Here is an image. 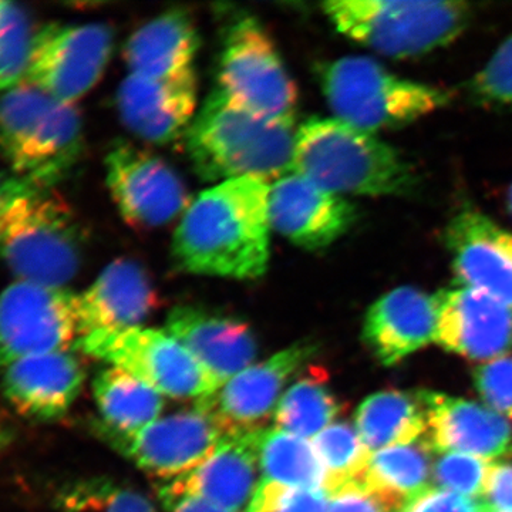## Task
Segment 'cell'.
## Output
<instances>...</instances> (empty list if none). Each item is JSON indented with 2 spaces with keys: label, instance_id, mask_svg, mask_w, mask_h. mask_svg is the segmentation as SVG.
Returning a JSON list of instances; mask_svg holds the SVG:
<instances>
[{
  "label": "cell",
  "instance_id": "obj_1",
  "mask_svg": "<svg viewBox=\"0 0 512 512\" xmlns=\"http://www.w3.org/2000/svg\"><path fill=\"white\" fill-rule=\"evenodd\" d=\"M271 184L239 178L202 191L175 231L173 255L194 275L251 281L265 275L271 256Z\"/></svg>",
  "mask_w": 512,
  "mask_h": 512
},
{
  "label": "cell",
  "instance_id": "obj_2",
  "mask_svg": "<svg viewBox=\"0 0 512 512\" xmlns=\"http://www.w3.org/2000/svg\"><path fill=\"white\" fill-rule=\"evenodd\" d=\"M295 119H268L242 109L215 89L195 114L185 148L202 180H279L292 173Z\"/></svg>",
  "mask_w": 512,
  "mask_h": 512
},
{
  "label": "cell",
  "instance_id": "obj_3",
  "mask_svg": "<svg viewBox=\"0 0 512 512\" xmlns=\"http://www.w3.org/2000/svg\"><path fill=\"white\" fill-rule=\"evenodd\" d=\"M292 173L343 198L404 195L417 184L412 165L399 151L335 117H315L296 130Z\"/></svg>",
  "mask_w": 512,
  "mask_h": 512
},
{
  "label": "cell",
  "instance_id": "obj_4",
  "mask_svg": "<svg viewBox=\"0 0 512 512\" xmlns=\"http://www.w3.org/2000/svg\"><path fill=\"white\" fill-rule=\"evenodd\" d=\"M82 151L76 104L53 99L28 83L0 94V157L10 173L52 188L79 163Z\"/></svg>",
  "mask_w": 512,
  "mask_h": 512
},
{
  "label": "cell",
  "instance_id": "obj_5",
  "mask_svg": "<svg viewBox=\"0 0 512 512\" xmlns=\"http://www.w3.org/2000/svg\"><path fill=\"white\" fill-rule=\"evenodd\" d=\"M82 231L52 188L13 201L0 222V259L20 282L64 288L82 264Z\"/></svg>",
  "mask_w": 512,
  "mask_h": 512
},
{
  "label": "cell",
  "instance_id": "obj_6",
  "mask_svg": "<svg viewBox=\"0 0 512 512\" xmlns=\"http://www.w3.org/2000/svg\"><path fill=\"white\" fill-rule=\"evenodd\" d=\"M323 10L342 35L394 59L447 46L471 15L467 3L434 0H338Z\"/></svg>",
  "mask_w": 512,
  "mask_h": 512
},
{
  "label": "cell",
  "instance_id": "obj_7",
  "mask_svg": "<svg viewBox=\"0 0 512 512\" xmlns=\"http://www.w3.org/2000/svg\"><path fill=\"white\" fill-rule=\"evenodd\" d=\"M320 83L335 119L372 134L406 126L448 103L444 90L402 79L367 57L326 64Z\"/></svg>",
  "mask_w": 512,
  "mask_h": 512
},
{
  "label": "cell",
  "instance_id": "obj_8",
  "mask_svg": "<svg viewBox=\"0 0 512 512\" xmlns=\"http://www.w3.org/2000/svg\"><path fill=\"white\" fill-rule=\"evenodd\" d=\"M76 348L126 370L163 396L201 400L217 392L200 363L167 330L96 332L77 339Z\"/></svg>",
  "mask_w": 512,
  "mask_h": 512
},
{
  "label": "cell",
  "instance_id": "obj_9",
  "mask_svg": "<svg viewBox=\"0 0 512 512\" xmlns=\"http://www.w3.org/2000/svg\"><path fill=\"white\" fill-rule=\"evenodd\" d=\"M218 89L242 109L293 119L298 92L271 37L252 16L232 20L224 33Z\"/></svg>",
  "mask_w": 512,
  "mask_h": 512
},
{
  "label": "cell",
  "instance_id": "obj_10",
  "mask_svg": "<svg viewBox=\"0 0 512 512\" xmlns=\"http://www.w3.org/2000/svg\"><path fill=\"white\" fill-rule=\"evenodd\" d=\"M77 295L16 281L0 293V370L77 342Z\"/></svg>",
  "mask_w": 512,
  "mask_h": 512
},
{
  "label": "cell",
  "instance_id": "obj_11",
  "mask_svg": "<svg viewBox=\"0 0 512 512\" xmlns=\"http://www.w3.org/2000/svg\"><path fill=\"white\" fill-rule=\"evenodd\" d=\"M113 50L106 25H49L36 32L26 79L47 96L74 104L99 83Z\"/></svg>",
  "mask_w": 512,
  "mask_h": 512
},
{
  "label": "cell",
  "instance_id": "obj_12",
  "mask_svg": "<svg viewBox=\"0 0 512 512\" xmlns=\"http://www.w3.org/2000/svg\"><path fill=\"white\" fill-rule=\"evenodd\" d=\"M97 431L117 453L151 476L167 481L190 473L228 436L210 413L197 406L190 412L154 421L130 436L103 429Z\"/></svg>",
  "mask_w": 512,
  "mask_h": 512
},
{
  "label": "cell",
  "instance_id": "obj_13",
  "mask_svg": "<svg viewBox=\"0 0 512 512\" xmlns=\"http://www.w3.org/2000/svg\"><path fill=\"white\" fill-rule=\"evenodd\" d=\"M106 175L121 217L133 227H163L190 207L181 178L146 150L116 144L107 154Z\"/></svg>",
  "mask_w": 512,
  "mask_h": 512
},
{
  "label": "cell",
  "instance_id": "obj_14",
  "mask_svg": "<svg viewBox=\"0 0 512 512\" xmlns=\"http://www.w3.org/2000/svg\"><path fill=\"white\" fill-rule=\"evenodd\" d=\"M318 352L311 342H298L242 370L210 397L195 406L210 413L228 434L259 429L278 406L285 384Z\"/></svg>",
  "mask_w": 512,
  "mask_h": 512
},
{
  "label": "cell",
  "instance_id": "obj_15",
  "mask_svg": "<svg viewBox=\"0 0 512 512\" xmlns=\"http://www.w3.org/2000/svg\"><path fill=\"white\" fill-rule=\"evenodd\" d=\"M259 429L231 433L190 473L161 485L163 504L191 497L231 512H247L259 478Z\"/></svg>",
  "mask_w": 512,
  "mask_h": 512
},
{
  "label": "cell",
  "instance_id": "obj_16",
  "mask_svg": "<svg viewBox=\"0 0 512 512\" xmlns=\"http://www.w3.org/2000/svg\"><path fill=\"white\" fill-rule=\"evenodd\" d=\"M356 218V208L346 198L330 194L302 175L286 174L269 188L272 231L296 247L328 248L352 228Z\"/></svg>",
  "mask_w": 512,
  "mask_h": 512
},
{
  "label": "cell",
  "instance_id": "obj_17",
  "mask_svg": "<svg viewBox=\"0 0 512 512\" xmlns=\"http://www.w3.org/2000/svg\"><path fill=\"white\" fill-rule=\"evenodd\" d=\"M117 109L128 130L148 143L185 137L197 109L195 70L163 79L128 74L117 93Z\"/></svg>",
  "mask_w": 512,
  "mask_h": 512
},
{
  "label": "cell",
  "instance_id": "obj_18",
  "mask_svg": "<svg viewBox=\"0 0 512 512\" xmlns=\"http://www.w3.org/2000/svg\"><path fill=\"white\" fill-rule=\"evenodd\" d=\"M436 342L471 360L500 359L512 349V308L487 293L457 286L437 295Z\"/></svg>",
  "mask_w": 512,
  "mask_h": 512
},
{
  "label": "cell",
  "instance_id": "obj_19",
  "mask_svg": "<svg viewBox=\"0 0 512 512\" xmlns=\"http://www.w3.org/2000/svg\"><path fill=\"white\" fill-rule=\"evenodd\" d=\"M427 419L433 453L468 454L491 461L512 456V426L501 414L448 394L417 392Z\"/></svg>",
  "mask_w": 512,
  "mask_h": 512
},
{
  "label": "cell",
  "instance_id": "obj_20",
  "mask_svg": "<svg viewBox=\"0 0 512 512\" xmlns=\"http://www.w3.org/2000/svg\"><path fill=\"white\" fill-rule=\"evenodd\" d=\"M165 328L200 363L217 392L258 356L251 328L232 316L177 306L168 313Z\"/></svg>",
  "mask_w": 512,
  "mask_h": 512
},
{
  "label": "cell",
  "instance_id": "obj_21",
  "mask_svg": "<svg viewBox=\"0 0 512 512\" xmlns=\"http://www.w3.org/2000/svg\"><path fill=\"white\" fill-rule=\"evenodd\" d=\"M446 245L461 286L512 308L511 232L481 212L464 210L447 225Z\"/></svg>",
  "mask_w": 512,
  "mask_h": 512
},
{
  "label": "cell",
  "instance_id": "obj_22",
  "mask_svg": "<svg viewBox=\"0 0 512 512\" xmlns=\"http://www.w3.org/2000/svg\"><path fill=\"white\" fill-rule=\"evenodd\" d=\"M86 380L83 365L69 350L25 357L3 370L2 392L22 416L37 421L62 419Z\"/></svg>",
  "mask_w": 512,
  "mask_h": 512
},
{
  "label": "cell",
  "instance_id": "obj_23",
  "mask_svg": "<svg viewBox=\"0 0 512 512\" xmlns=\"http://www.w3.org/2000/svg\"><path fill=\"white\" fill-rule=\"evenodd\" d=\"M156 306V291L146 271L130 259H117L77 295V339L96 332L140 328Z\"/></svg>",
  "mask_w": 512,
  "mask_h": 512
},
{
  "label": "cell",
  "instance_id": "obj_24",
  "mask_svg": "<svg viewBox=\"0 0 512 512\" xmlns=\"http://www.w3.org/2000/svg\"><path fill=\"white\" fill-rule=\"evenodd\" d=\"M437 316V295L402 286L370 306L363 339L384 366L397 365L436 340Z\"/></svg>",
  "mask_w": 512,
  "mask_h": 512
},
{
  "label": "cell",
  "instance_id": "obj_25",
  "mask_svg": "<svg viewBox=\"0 0 512 512\" xmlns=\"http://www.w3.org/2000/svg\"><path fill=\"white\" fill-rule=\"evenodd\" d=\"M200 37L191 16L170 10L141 26L124 49L128 74L163 79L194 69Z\"/></svg>",
  "mask_w": 512,
  "mask_h": 512
},
{
  "label": "cell",
  "instance_id": "obj_26",
  "mask_svg": "<svg viewBox=\"0 0 512 512\" xmlns=\"http://www.w3.org/2000/svg\"><path fill=\"white\" fill-rule=\"evenodd\" d=\"M259 477L255 500H266L292 490H318L326 480L312 441L269 427L259 439Z\"/></svg>",
  "mask_w": 512,
  "mask_h": 512
},
{
  "label": "cell",
  "instance_id": "obj_27",
  "mask_svg": "<svg viewBox=\"0 0 512 512\" xmlns=\"http://www.w3.org/2000/svg\"><path fill=\"white\" fill-rule=\"evenodd\" d=\"M100 413L99 429L134 434L158 420L164 409L163 394L120 367L101 370L93 382Z\"/></svg>",
  "mask_w": 512,
  "mask_h": 512
},
{
  "label": "cell",
  "instance_id": "obj_28",
  "mask_svg": "<svg viewBox=\"0 0 512 512\" xmlns=\"http://www.w3.org/2000/svg\"><path fill=\"white\" fill-rule=\"evenodd\" d=\"M357 433L370 453L419 441L427 433L426 412L417 393L387 390L367 397L355 416Z\"/></svg>",
  "mask_w": 512,
  "mask_h": 512
},
{
  "label": "cell",
  "instance_id": "obj_29",
  "mask_svg": "<svg viewBox=\"0 0 512 512\" xmlns=\"http://www.w3.org/2000/svg\"><path fill=\"white\" fill-rule=\"evenodd\" d=\"M431 454L424 440L383 448L372 453L363 473L353 481L403 510L410 500L430 488Z\"/></svg>",
  "mask_w": 512,
  "mask_h": 512
},
{
  "label": "cell",
  "instance_id": "obj_30",
  "mask_svg": "<svg viewBox=\"0 0 512 512\" xmlns=\"http://www.w3.org/2000/svg\"><path fill=\"white\" fill-rule=\"evenodd\" d=\"M340 412L320 370L301 377L279 400L275 409V427L293 436L312 441L328 429Z\"/></svg>",
  "mask_w": 512,
  "mask_h": 512
},
{
  "label": "cell",
  "instance_id": "obj_31",
  "mask_svg": "<svg viewBox=\"0 0 512 512\" xmlns=\"http://www.w3.org/2000/svg\"><path fill=\"white\" fill-rule=\"evenodd\" d=\"M320 463L325 468V488L328 494L356 480L372 456L356 427L348 423H333L312 440Z\"/></svg>",
  "mask_w": 512,
  "mask_h": 512
},
{
  "label": "cell",
  "instance_id": "obj_32",
  "mask_svg": "<svg viewBox=\"0 0 512 512\" xmlns=\"http://www.w3.org/2000/svg\"><path fill=\"white\" fill-rule=\"evenodd\" d=\"M63 512H157L154 504L134 488L110 480L87 478L60 494Z\"/></svg>",
  "mask_w": 512,
  "mask_h": 512
},
{
  "label": "cell",
  "instance_id": "obj_33",
  "mask_svg": "<svg viewBox=\"0 0 512 512\" xmlns=\"http://www.w3.org/2000/svg\"><path fill=\"white\" fill-rule=\"evenodd\" d=\"M35 36L25 10L0 2V94L25 82Z\"/></svg>",
  "mask_w": 512,
  "mask_h": 512
},
{
  "label": "cell",
  "instance_id": "obj_34",
  "mask_svg": "<svg viewBox=\"0 0 512 512\" xmlns=\"http://www.w3.org/2000/svg\"><path fill=\"white\" fill-rule=\"evenodd\" d=\"M490 461L468 454H443L433 466V478L443 490L484 500Z\"/></svg>",
  "mask_w": 512,
  "mask_h": 512
},
{
  "label": "cell",
  "instance_id": "obj_35",
  "mask_svg": "<svg viewBox=\"0 0 512 512\" xmlns=\"http://www.w3.org/2000/svg\"><path fill=\"white\" fill-rule=\"evenodd\" d=\"M473 89L481 99L512 106V36L477 74Z\"/></svg>",
  "mask_w": 512,
  "mask_h": 512
},
{
  "label": "cell",
  "instance_id": "obj_36",
  "mask_svg": "<svg viewBox=\"0 0 512 512\" xmlns=\"http://www.w3.org/2000/svg\"><path fill=\"white\" fill-rule=\"evenodd\" d=\"M477 392L488 406L512 417V357H500L474 372Z\"/></svg>",
  "mask_w": 512,
  "mask_h": 512
},
{
  "label": "cell",
  "instance_id": "obj_37",
  "mask_svg": "<svg viewBox=\"0 0 512 512\" xmlns=\"http://www.w3.org/2000/svg\"><path fill=\"white\" fill-rule=\"evenodd\" d=\"M484 500L466 497L443 490V488H427L404 505L402 512H490Z\"/></svg>",
  "mask_w": 512,
  "mask_h": 512
},
{
  "label": "cell",
  "instance_id": "obj_38",
  "mask_svg": "<svg viewBox=\"0 0 512 512\" xmlns=\"http://www.w3.org/2000/svg\"><path fill=\"white\" fill-rule=\"evenodd\" d=\"M328 512H402V508L365 485L350 481L329 495Z\"/></svg>",
  "mask_w": 512,
  "mask_h": 512
},
{
  "label": "cell",
  "instance_id": "obj_39",
  "mask_svg": "<svg viewBox=\"0 0 512 512\" xmlns=\"http://www.w3.org/2000/svg\"><path fill=\"white\" fill-rule=\"evenodd\" d=\"M328 507V491L318 488L286 491L268 503L248 508L247 512H328Z\"/></svg>",
  "mask_w": 512,
  "mask_h": 512
},
{
  "label": "cell",
  "instance_id": "obj_40",
  "mask_svg": "<svg viewBox=\"0 0 512 512\" xmlns=\"http://www.w3.org/2000/svg\"><path fill=\"white\" fill-rule=\"evenodd\" d=\"M484 501L494 511L512 512V464L491 466Z\"/></svg>",
  "mask_w": 512,
  "mask_h": 512
},
{
  "label": "cell",
  "instance_id": "obj_41",
  "mask_svg": "<svg viewBox=\"0 0 512 512\" xmlns=\"http://www.w3.org/2000/svg\"><path fill=\"white\" fill-rule=\"evenodd\" d=\"M36 185L16 177L12 173H0V222L13 201L35 188ZM42 188V187H40Z\"/></svg>",
  "mask_w": 512,
  "mask_h": 512
},
{
  "label": "cell",
  "instance_id": "obj_42",
  "mask_svg": "<svg viewBox=\"0 0 512 512\" xmlns=\"http://www.w3.org/2000/svg\"><path fill=\"white\" fill-rule=\"evenodd\" d=\"M164 507L170 512H231L191 497L178 498Z\"/></svg>",
  "mask_w": 512,
  "mask_h": 512
},
{
  "label": "cell",
  "instance_id": "obj_43",
  "mask_svg": "<svg viewBox=\"0 0 512 512\" xmlns=\"http://www.w3.org/2000/svg\"><path fill=\"white\" fill-rule=\"evenodd\" d=\"M10 441L9 433L5 429H3L2 424H0V451L3 450L6 446H8Z\"/></svg>",
  "mask_w": 512,
  "mask_h": 512
},
{
  "label": "cell",
  "instance_id": "obj_44",
  "mask_svg": "<svg viewBox=\"0 0 512 512\" xmlns=\"http://www.w3.org/2000/svg\"><path fill=\"white\" fill-rule=\"evenodd\" d=\"M507 205L508 211H510V214L512 215V185L510 187V190H508Z\"/></svg>",
  "mask_w": 512,
  "mask_h": 512
},
{
  "label": "cell",
  "instance_id": "obj_45",
  "mask_svg": "<svg viewBox=\"0 0 512 512\" xmlns=\"http://www.w3.org/2000/svg\"><path fill=\"white\" fill-rule=\"evenodd\" d=\"M490 512H500V511H494V510H491Z\"/></svg>",
  "mask_w": 512,
  "mask_h": 512
}]
</instances>
